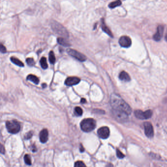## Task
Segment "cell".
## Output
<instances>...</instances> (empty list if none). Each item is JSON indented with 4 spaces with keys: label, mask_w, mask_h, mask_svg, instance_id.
<instances>
[{
    "label": "cell",
    "mask_w": 167,
    "mask_h": 167,
    "mask_svg": "<svg viewBox=\"0 0 167 167\" xmlns=\"http://www.w3.org/2000/svg\"><path fill=\"white\" fill-rule=\"evenodd\" d=\"M0 50H1V51L2 53H5L7 51V50L6 47L2 44H1V48H0Z\"/></svg>",
    "instance_id": "obj_28"
},
{
    "label": "cell",
    "mask_w": 167,
    "mask_h": 167,
    "mask_svg": "<svg viewBox=\"0 0 167 167\" xmlns=\"http://www.w3.org/2000/svg\"><path fill=\"white\" fill-rule=\"evenodd\" d=\"M80 81V79L78 77H70L67 78V79L65 81V84L67 86H72L79 84Z\"/></svg>",
    "instance_id": "obj_10"
},
{
    "label": "cell",
    "mask_w": 167,
    "mask_h": 167,
    "mask_svg": "<svg viewBox=\"0 0 167 167\" xmlns=\"http://www.w3.org/2000/svg\"><path fill=\"white\" fill-rule=\"evenodd\" d=\"M80 125L82 131L85 132H90L95 128L96 122L92 118L84 119L81 122Z\"/></svg>",
    "instance_id": "obj_2"
},
{
    "label": "cell",
    "mask_w": 167,
    "mask_h": 167,
    "mask_svg": "<svg viewBox=\"0 0 167 167\" xmlns=\"http://www.w3.org/2000/svg\"><path fill=\"white\" fill-rule=\"evenodd\" d=\"M6 127L8 132L11 134H16L21 129V126L19 123L15 120L7 122Z\"/></svg>",
    "instance_id": "obj_3"
},
{
    "label": "cell",
    "mask_w": 167,
    "mask_h": 167,
    "mask_svg": "<svg viewBox=\"0 0 167 167\" xmlns=\"http://www.w3.org/2000/svg\"><path fill=\"white\" fill-rule=\"evenodd\" d=\"M26 62L27 64L29 66H33L35 65V61L34 59L32 58H28L26 59Z\"/></svg>",
    "instance_id": "obj_24"
},
{
    "label": "cell",
    "mask_w": 167,
    "mask_h": 167,
    "mask_svg": "<svg viewBox=\"0 0 167 167\" xmlns=\"http://www.w3.org/2000/svg\"><path fill=\"white\" fill-rule=\"evenodd\" d=\"M122 4V2L121 1H114L113 2L110 3L108 5V7L109 8H114L115 7H119L120 6H121Z\"/></svg>",
    "instance_id": "obj_19"
},
{
    "label": "cell",
    "mask_w": 167,
    "mask_h": 167,
    "mask_svg": "<svg viewBox=\"0 0 167 167\" xmlns=\"http://www.w3.org/2000/svg\"><path fill=\"white\" fill-rule=\"evenodd\" d=\"M75 114L77 116H81L83 114V110L80 107H76L75 108Z\"/></svg>",
    "instance_id": "obj_22"
},
{
    "label": "cell",
    "mask_w": 167,
    "mask_h": 167,
    "mask_svg": "<svg viewBox=\"0 0 167 167\" xmlns=\"http://www.w3.org/2000/svg\"><path fill=\"white\" fill-rule=\"evenodd\" d=\"M40 65L41 66V67L43 69H47L48 65V64L47 62V59L45 57L41 58L40 60Z\"/></svg>",
    "instance_id": "obj_18"
},
{
    "label": "cell",
    "mask_w": 167,
    "mask_h": 167,
    "mask_svg": "<svg viewBox=\"0 0 167 167\" xmlns=\"http://www.w3.org/2000/svg\"><path fill=\"white\" fill-rule=\"evenodd\" d=\"M117 156L120 159H122L124 157V155L123 153H122L120 150H119L118 149L117 150Z\"/></svg>",
    "instance_id": "obj_26"
},
{
    "label": "cell",
    "mask_w": 167,
    "mask_h": 167,
    "mask_svg": "<svg viewBox=\"0 0 167 167\" xmlns=\"http://www.w3.org/2000/svg\"><path fill=\"white\" fill-rule=\"evenodd\" d=\"M27 80H30L32 82H33L34 83L37 84L39 82V80L38 77H37L36 76H34L33 75H31L30 74L28 75L27 77Z\"/></svg>",
    "instance_id": "obj_16"
},
{
    "label": "cell",
    "mask_w": 167,
    "mask_h": 167,
    "mask_svg": "<svg viewBox=\"0 0 167 167\" xmlns=\"http://www.w3.org/2000/svg\"><path fill=\"white\" fill-rule=\"evenodd\" d=\"M106 167H113V165L111 164H108V165H106Z\"/></svg>",
    "instance_id": "obj_33"
},
{
    "label": "cell",
    "mask_w": 167,
    "mask_h": 167,
    "mask_svg": "<svg viewBox=\"0 0 167 167\" xmlns=\"http://www.w3.org/2000/svg\"><path fill=\"white\" fill-rule=\"evenodd\" d=\"M144 131L145 135L149 138H152L154 135V130L153 125L150 122L144 123Z\"/></svg>",
    "instance_id": "obj_9"
},
{
    "label": "cell",
    "mask_w": 167,
    "mask_h": 167,
    "mask_svg": "<svg viewBox=\"0 0 167 167\" xmlns=\"http://www.w3.org/2000/svg\"><path fill=\"white\" fill-rule=\"evenodd\" d=\"M49 60L51 64H54L55 62L56 58L54 55V52L52 51H50L49 54Z\"/></svg>",
    "instance_id": "obj_21"
},
{
    "label": "cell",
    "mask_w": 167,
    "mask_h": 167,
    "mask_svg": "<svg viewBox=\"0 0 167 167\" xmlns=\"http://www.w3.org/2000/svg\"><path fill=\"white\" fill-rule=\"evenodd\" d=\"M58 42L60 45L64 47H68L70 46V45L62 37H59L58 38Z\"/></svg>",
    "instance_id": "obj_20"
},
{
    "label": "cell",
    "mask_w": 167,
    "mask_h": 167,
    "mask_svg": "<svg viewBox=\"0 0 167 167\" xmlns=\"http://www.w3.org/2000/svg\"><path fill=\"white\" fill-rule=\"evenodd\" d=\"M24 161L25 163L28 165H31V161L30 159V157L28 154H26L24 156Z\"/></svg>",
    "instance_id": "obj_23"
},
{
    "label": "cell",
    "mask_w": 167,
    "mask_h": 167,
    "mask_svg": "<svg viewBox=\"0 0 167 167\" xmlns=\"http://www.w3.org/2000/svg\"><path fill=\"white\" fill-rule=\"evenodd\" d=\"M52 29L58 34L64 37L68 36V33L65 28L58 22H54L51 23Z\"/></svg>",
    "instance_id": "obj_4"
},
{
    "label": "cell",
    "mask_w": 167,
    "mask_h": 167,
    "mask_svg": "<svg viewBox=\"0 0 167 167\" xmlns=\"http://www.w3.org/2000/svg\"><path fill=\"white\" fill-rule=\"evenodd\" d=\"M32 135H33V132L30 131H29V132L27 133L26 134V135L25 136V138L27 140H28V139H29L31 138Z\"/></svg>",
    "instance_id": "obj_27"
},
{
    "label": "cell",
    "mask_w": 167,
    "mask_h": 167,
    "mask_svg": "<svg viewBox=\"0 0 167 167\" xmlns=\"http://www.w3.org/2000/svg\"><path fill=\"white\" fill-rule=\"evenodd\" d=\"M1 153L4 154L5 153V149H4V147L3 146V145H1Z\"/></svg>",
    "instance_id": "obj_31"
},
{
    "label": "cell",
    "mask_w": 167,
    "mask_h": 167,
    "mask_svg": "<svg viewBox=\"0 0 167 167\" xmlns=\"http://www.w3.org/2000/svg\"><path fill=\"white\" fill-rule=\"evenodd\" d=\"M10 60L12 62H13L14 64H16V65L18 66L19 67H24V64L22 61L20 60H19L18 58H16L15 57H11L10 58Z\"/></svg>",
    "instance_id": "obj_17"
},
{
    "label": "cell",
    "mask_w": 167,
    "mask_h": 167,
    "mask_svg": "<svg viewBox=\"0 0 167 167\" xmlns=\"http://www.w3.org/2000/svg\"><path fill=\"white\" fill-rule=\"evenodd\" d=\"M102 30L105 32L106 34H107L109 36L111 37H113V35L110 30L109 29V28L106 26L105 25L104 20L102 19Z\"/></svg>",
    "instance_id": "obj_15"
},
{
    "label": "cell",
    "mask_w": 167,
    "mask_h": 167,
    "mask_svg": "<svg viewBox=\"0 0 167 167\" xmlns=\"http://www.w3.org/2000/svg\"><path fill=\"white\" fill-rule=\"evenodd\" d=\"M134 114L135 117L139 119H147L152 116L153 111L151 110H148L143 112L140 110H137L134 112Z\"/></svg>",
    "instance_id": "obj_6"
},
{
    "label": "cell",
    "mask_w": 167,
    "mask_h": 167,
    "mask_svg": "<svg viewBox=\"0 0 167 167\" xmlns=\"http://www.w3.org/2000/svg\"><path fill=\"white\" fill-rule=\"evenodd\" d=\"M166 132H167V128H166Z\"/></svg>",
    "instance_id": "obj_34"
},
{
    "label": "cell",
    "mask_w": 167,
    "mask_h": 167,
    "mask_svg": "<svg viewBox=\"0 0 167 167\" xmlns=\"http://www.w3.org/2000/svg\"><path fill=\"white\" fill-rule=\"evenodd\" d=\"M31 150L33 152H36L37 149L36 147V146L34 145H31Z\"/></svg>",
    "instance_id": "obj_29"
},
{
    "label": "cell",
    "mask_w": 167,
    "mask_h": 167,
    "mask_svg": "<svg viewBox=\"0 0 167 167\" xmlns=\"http://www.w3.org/2000/svg\"><path fill=\"white\" fill-rule=\"evenodd\" d=\"M74 167H87L85 164L81 161H77L74 165Z\"/></svg>",
    "instance_id": "obj_25"
},
{
    "label": "cell",
    "mask_w": 167,
    "mask_h": 167,
    "mask_svg": "<svg viewBox=\"0 0 167 167\" xmlns=\"http://www.w3.org/2000/svg\"><path fill=\"white\" fill-rule=\"evenodd\" d=\"M113 114L116 118L119 120H124L128 116L127 114H126L124 112L117 111L115 110H113Z\"/></svg>",
    "instance_id": "obj_13"
},
{
    "label": "cell",
    "mask_w": 167,
    "mask_h": 167,
    "mask_svg": "<svg viewBox=\"0 0 167 167\" xmlns=\"http://www.w3.org/2000/svg\"><path fill=\"white\" fill-rule=\"evenodd\" d=\"M163 32H164V27L162 25L158 26L157 32L153 36V39L156 41H160L163 36Z\"/></svg>",
    "instance_id": "obj_11"
},
{
    "label": "cell",
    "mask_w": 167,
    "mask_h": 167,
    "mask_svg": "<svg viewBox=\"0 0 167 167\" xmlns=\"http://www.w3.org/2000/svg\"><path fill=\"white\" fill-rule=\"evenodd\" d=\"M119 79L120 80L124 81H129L131 80V77L128 73L125 71H122L119 74Z\"/></svg>",
    "instance_id": "obj_14"
},
{
    "label": "cell",
    "mask_w": 167,
    "mask_h": 167,
    "mask_svg": "<svg viewBox=\"0 0 167 167\" xmlns=\"http://www.w3.org/2000/svg\"><path fill=\"white\" fill-rule=\"evenodd\" d=\"M110 103L113 110L130 115L132 109L130 106L118 95L112 94L110 97Z\"/></svg>",
    "instance_id": "obj_1"
},
{
    "label": "cell",
    "mask_w": 167,
    "mask_h": 167,
    "mask_svg": "<svg viewBox=\"0 0 167 167\" xmlns=\"http://www.w3.org/2000/svg\"><path fill=\"white\" fill-rule=\"evenodd\" d=\"M98 134L99 136L103 139L108 138L110 135V130L107 126H103L98 130Z\"/></svg>",
    "instance_id": "obj_8"
},
{
    "label": "cell",
    "mask_w": 167,
    "mask_h": 167,
    "mask_svg": "<svg viewBox=\"0 0 167 167\" xmlns=\"http://www.w3.org/2000/svg\"><path fill=\"white\" fill-rule=\"evenodd\" d=\"M49 137V132L45 128L40 131L39 134V139L40 141L42 143H46L48 140Z\"/></svg>",
    "instance_id": "obj_12"
},
{
    "label": "cell",
    "mask_w": 167,
    "mask_h": 167,
    "mask_svg": "<svg viewBox=\"0 0 167 167\" xmlns=\"http://www.w3.org/2000/svg\"><path fill=\"white\" fill-rule=\"evenodd\" d=\"M120 45L124 48H129L131 47L132 41L131 38L127 36H122L121 37L119 40Z\"/></svg>",
    "instance_id": "obj_7"
},
{
    "label": "cell",
    "mask_w": 167,
    "mask_h": 167,
    "mask_svg": "<svg viewBox=\"0 0 167 167\" xmlns=\"http://www.w3.org/2000/svg\"><path fill=\"white\" fill-rule=\"evenodd\" d=\"M67 52L70 55L80 62H83L86 60V57L83 54L75 50L72 49H68L67 50Z\"/></svg>",
    "instance_id": "obj_5"
},
{
    "label": "cell",
    "mask_w": 167,
    "mask_h": 167,
    "mask_svg": "<svg viewBox=\"0 0 167 167\" xmlns=\"http://www.w3.org/2000/svg\"><path fill=\"white\" fill-rule=\"evenodd\" d=\"M80 152L82 153V152H83L84 151V149L83 146V145H80Z\"/></svg>",
    "instance_id": "obj_30"
},
{
    "label": "cell",
    "mask_w": 167,
    "mask_h": 167,
    "mask_svg": "<svg viewBox=\"0 0 167 167\" xmlns=\"http://www.w3.org/2000/svg\"><path fill=\"white\" fill-rule=\"evenodd\" d=\"M80 102H81V103H85L86 102V100L84 98H82V99H81Z\"/></svg>",
    "instance_id": "obj_32"
}]
</instances>
